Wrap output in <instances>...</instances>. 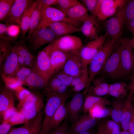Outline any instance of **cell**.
<instances>
[{
  "mask_svg": "<svg viewBox=\"0 0 134 134\" xmlns=\"http://www.w3.org/2000/svg\"><path fill=\"white\" fill-rule=\"evenodd\" d=\"M118 41L112 40L107 37L100 50L91 60L88 68L90 86L96 76L102 69L115 49Z\"/></svg>",
  "mask_w": 134,
  "mask_h": 134,
  "instance_id": "obj_1",
  "label": "cell"
},
{
  "mask_svg": "<svg viewBox=\"0 0 134 134\" xmlns=\"http://www.w3.org/2000/svg\"><path fill=\"white\" fill-rule=\"evenodd\" d=\"M46 97V102L44 111V116L41 129L38 134H43L58 108L68 98L60 96L46 89L43 90Z\"/></svg>",
  "mask_w": 134,
  "mask_h": 134,
  "instance_id": "obj_2",
  "label": "cell"
},
{
  "mask_svg": "<svg viewBox=\"0 0 134 134\" xmlns=\"http://www.w3.org/2000/svg\"><path fill=\"white\" fill-rule=\"evenodd\" d=\"M121 43L119 39L116 46L100 73L112 79L122 77L120 62Z\"/></svg>",
  "mask_w": 134,
  "mask_h": 134,
  "instance_id": "obj_3",
  "label": "cell"
},
{
  "mask_svg": "<svg viewBox=\"0 0 134 134\" xmlns=\"http://www.w3.org/2000/svg\"><path fill=\"white\" fill-rule=\"evenodd\" d=\"M121 43L120 62L122 77L129 76L134 70V50L129 39L120 38Z\"/></svg>",
  "mask_w": 134,
  "mask_h": 134,
  "instance_id": "obj_4",
  "label": "cell"
},
{
  "mask_svg": "<svg viewBox=\"0 0 134 134\" xmlns=\"http://www.w3.org/2000/svg\"><path fill=\"white\" fill-rule=\"evenodd\" d=\"M124 25V7L106 20L105 24V33L111 39L117 41L120 38Z\"/></svg>",
  "mask_w": 134,
  "mask_h": 134,
  "instance_id": "obj_5",
  "label": "cell"
},
{
  "mask_svg": "<svg viewBox=\"0 0 134 134\" xmlns=\"http://www.w3.org/2000/svg\"><path fill=\"white\" fill-rule=\"evenodd\" d=\"M108 36L106 34L101 35L88 42L82 47L80 55L83 68L87 67L92 59L100 50Z\"/></svg>",
  "mask_w": 134,
  "mask_h": 134,
  "instance_id": "obj_6",
  "label": "cell"
},
{
  "mask_svg": "<svg viewBox=\"0 0 134 134\" xmlns=\"http://www.w3.org/2000/svg\"><path fill=\"white\" fill-rule=\"evenodd\" d=\"M51 48L52 45L50 43L38 52L33 67L48 81L50 78V54Z\"/></svg>",
  "mask_w": 134,
  "mask_h": 134,
  "instance_id": "obj_7",
  "label": "cell"
},
{
  "mask_svg": "<svg viewBox=\"0 0 134 134\" xmlns=\"http://www.w3.org/2000/svg\"><path fill=\"white\" fill-rule=\"evenodd\" d=\"M62 21L70 22L66 15L61 10L51 6L42 7L40 21L36 29L48 27L54 23Z\"/></svg>",
  "mask_w": 134,
  "mask_h": 134,
  "instance_id": "obj_8",
  "label": "cell"
},
{
  "mask_svg": "<svg viewBox=\"0 0 134 134\" xmlns=\"http://www.w3.org/2000/svg\"><path fill=\"white\" fill-rule=\"evenodd\" d=\"M81 48L68 52L67 60L62 70L74 77L83 72V68L80 55Z\"/></svg>",
  "mask_w": 134,
  "mask_h": 134,
  "instance_id": "obj_9",
  "label": "cell"
},
{
  "mask_svg": "<svg viewBox=\"0 0 134 134\" xmlns=\"http://www.w3.org/2000/svg\"><path fill=\"white\" fill-rule=\"evenodd\" d=\"M58 38L54 32L47 27L36 29L28 40L32 47L36 50L45 44L51 43Z\"/></svg>",
  "mask_w": 134,
  "mask_h": 134,
  "instance_id": "obj_10",
  "label": "cell"
},
{
  "mask_svg": "<svg viewBox=\"0 0 134 134\" xmlns=\"http://www.w3.org/2000/svg\"><path fill=\"white\" fill-rule=\"evenodd\" d=\"M127 0H103L97 16L98 20H104L121 10Z\"/></svg>",
  "mask_w": 134,
  "mask_h": 134,
  "instance_id": "obj_11",
  "label": "cell"
},
{
  "mask_svg": "<svg viewBox=\"0 0 134 134\" xmlns=\"http://www.w3.org/2000/svg\"><path fill=\"white\" fill-rule=\"evenodd\" d=\"M31 0H15L10 12L5 20L6 25H20L22 18L27 9L33 2Z\"/></svg>",
  "mask_w": 134,
  "mask_h": 134,
  "instance_id": "obj_12",
  "label": "cell"
},
{
  "mask_svg": "<svg viewBox=\"0 0 134 134\" xmlns=\"http://www.w3.org/2000/svg\"><path fill=\"white\" fill-rule=\"evenodd\" d=\"M43 115V113L40 111L34 118L22 126L11 128L8 134H38L42 128Z\"/></svg>",
  "mask_w": 134,
  "mask_h": 134,
  "instance_id": "obj_13",
  "label": "cell"
},
{
  "mask_svg": "<svg viewBox=\"0 0 134 134\" xmlns=\"http://www.w3.org/2000/svg\"><path fill=\"white\" fill-rule=\"evenodd\" d=\"M50 43L52 45V48L50 54V78L63 70L67 60L68 55V52L60 50Z\"/></svg>",
  "mask_w": 134,
  "mask_h": 134,
  "instance_id": "obj_14",
  "label": "cell"
},
{
  "mask_svg": "<svg viewBox=\"0 0 134 134\" xmlns=\"http://www.w3.org/2000/svg\"><path fill=\"white\" fill-rule=\"evenodd\" d=\"M51 43L56 48L66 52L77 49L82 47L80 38L73 35L59 37Z\"/></svg>",
  "mask_w": 134,
  "mask_h": 134,
  "instance_id": "obj_15",
  "label": "cell"
},
{
  "mask_svg": "<svg viewBox=\"0 0 134 134\" xmlns=\"http://www.w3.org/2000/svg\"><path fill=\"white\" fill-rule=\"evenodd\" d=\"M19 67L17 54L13 43L11 49L0 68V74L13 77Z\"/></svg>",
  "mask_w": 134,
  "mask_h": 134,
  "instance_id": "obj_16",
  "label": "cell"
},
{
  "mask_svg": "<svg viewBox=\"0 0 134 134\" xmlns=\"http://www.w3.org/2000/svg\"><path fill=\"white\" fill-rule=\"evenodd\" d=\"M59 9L66 14L70 22L75 26L78 25L80 23H83L91 16L82 4L68 9Z\"/></svg>",
  "mask_w": 134,
  "mask_h": 134,
  "instance_id": "obj_17",
  "label": "cell"
},
{
  "mask_svg": "<svg viewBox=\"0 0 134 134\" xmlns=\"http://www.w3.org/2000/svg\"><path fill=\"white\" fill-rule=\"evenodd\" d=\"M16 98L14 90L5 86L0 88V116H3L7 110L13 108Z\"/></svg>",
  "mask_w": 134,
  "mask_h": 134,
  "instance_id": "obj_18",
  "label": "cell"
},
{
  "mask_svg": "<svg viewBox=\"0 0 134 134\" xmlns=\"http://www.w3.org/2000/svg\"><path fill=\"white\" fill-rule=\"evenodd\" d=\"M99 120L89 114H84L73 122L69 131L70 134L92 129L97 124Z\"/></svg>",
  "mask_w": 134,
  "mask_h": 134,
  "instance_id": "obj_19",
  "label": "cell"
},
{
  "mask_svg": "<svg viewBox=\"0 0 134 134\" xmlns=\"http://www.w3.org/2000/svg\"><path fill=\"white\" fill-rule=\"evenodd\" d=\"M85 94L84 92L82 93H76L66 105L68 111V117L73 122L79 118V114L82 109Z\"/></svg>",
  "mask_w": 134,
  "mask_h": 134,
  "instance_id": "obj_20",
  "label": "cell"
},
{
  "mask_svg": "<svg viewBox=\"0 0 134 134\" xmlns=\"http://www.w3.org/2000/svg\"><path fill=\"white\" fill-rule=\"evenodd\" d=\"M56 35L58 38L81 32L80 28L77 27L70 22L62 21L54 23L48 27Z\"/></svg>",
  "mask_w": 134,
  "mask_h": 134,
  "instance_id": "obj_21",
  "label": "cell"
},
{
  "mask_svg": "<svg viewBox=\"0 0 134 134\" xmlns=\"http://www.w3.org/2000/svg\"><path fill=\"white\" fill-rule=\"evenodd\" d=\"M31 68V72L23 82V85H26L29 88L33 90H45L47 88L48 81L34 68L33 67Z\"/></svg>",
  "mask_w": 134,
  "mask_h": 134,
  "instance_id": "obj_22",
  "label": "cell"
},
{
  "mask_svg": "<svg viewBox=\"0 0 134 134\" xmlns=\"http://www.w3.org/2000/svg\"><path fill=\"white\" fill-rule=\"evenodd\" d=\"M68 111L65 102L59 106L43 134H49L58 127L68 116Z\"/></svg>",
  "mask_w": 134,
  "mask_h": 134,
  "instance_id": "obj_23",
  "label": "cell"
},
{
  "mask_svg": "<svg viewBox=\"0 0 134 134\" xmlns=\"http://www.w3.org/2000/svg\"><path fill=\"white\" fill-rule=\"evenodd\" d=\"M25 41L21 40L16 41L12 40L17 55L25 58L26 66L32 68L34 66L35 62L34 61V56L27 47Z\"/></svg>",
  "mask_w": 134,
  "mask_h": 134,
  "instance_id": "obj_24",
  "label": "cell"
},
{
  "mask_svg": "<svg viewBox=\"0 0 134 134\" xmlns=\"http://www.w3.org/2000/svg\"><path fill=\"white\" fill-rule=\"evenodd\" d=\"M98 19L91 15L85 20L80 28L81 32L87 37L93 40L98 38Z\"/></svg>",
  "mask_w": 134,
  "mask_h": 134,
  "instance_id": "obj_25",
  "label": "cell"
},
{
  "mask_svg": "<svg viewBox=\"0 0 134 134\" xmlns=\"http://www.w3.org/2000/svg\"><path fill=\"white\" fill-rule=\"evenodd\" d=\"M132 94L129 91L127 97L124 100L121 123V127L123 131H128L129 124L133 109L131 102Z\"/></svg>",
  "mask_w": 134,
  "mask_h": 134,
  "instance_id": "obj_26",
  "label": "cell"
},
{
  "mask_svg": "<svg viewBox=\"0 0 134 134\" xmlns=\"http://www.w3.org/2000/svg\"><path fill=\"white\" fill-rule=\"evenodd\" d=\"M128 86L126 83L122 82L109 84L108 95L116 99L124 100L128 94Z\"/></svg>",
  "mask_w": 134,
  "mask_h": 134,
  "instance_id": "obj_27",
  "label": "cell"
},
{
  "mask_svg": "<svg viewBox=\"0 0 134 134\" xmlns=\"http://www.w3.org/2000/svg\"><path fill=\"white\" fill-rule=\"evenodd\" d=\"M68 87L59 80L52 76L48 81L46 89L61 96L68 98Z\"/></svg>",
  "mask_w": 134,
  "mask_h": 134,
  "instance_id": "obj_28",
  "label": "cell"
},
{
  "mask_svg": "<svg viewBox=\"0 0 134 134\" xmlns=\"http://www.w3.org/2000/svg\"><path fill=\"white\" fill-rule=\"evenodd\" d=\"M42 7L41 0H38L32 16L26 39H29L38 27L41 19Z\"/></svg>",
  "mask_w": 134,
  "mask_h": 134,
  "instance_id": "obj_29",
  "label": "cell"
},
{
  "mask_svg": "<svg viewBox=\"0 0 134 134\" xmlns=\"http://www.w3.org/2000/svg\"><path fill=\"white\" fill-rule=\"evenodd\" d=\"M43 96L41 97L31 108L28 109H19L18 111L28 122L34 118L44 106Z\"/></svg>",
  "mask_w": 134,
  "mask_h": 134,
  "instance_id": "obj_30",
  "label": "cell"
},
{
  "mask_svg": "<svg viewBox=\"0 0 134 134\" xmlns=\"http://www.w3.org/2000/svg\"><path fill=\"white\" fill-rule=\"evenodd\" d=\"M99 103L110 105L111 102L107 99L102 97L88 94L84 101L82 108L84 114H86L93 106Z\"/></svg>",
  "mask_w": 134,
  "mask_h": 134,
  "instance_id": "obj_31",
  "label": "cell"
},
{
  "mask_svg": "<svg viewBox=\"0 0 134 134\" xmlns=\"http://www.w3.org/2000/svg\"><path fill=\"white\" fill-rule=\"evenodd\" d=\"M37 0L33 1L25 11L21 20L20 26L22 30L21 37H25L28 31L33 13L36 5Z\"/></svg>",
  "mask_w": 134,
  "mask_h": 134,
  "instance_id": "obj_32",
  "label": "cell"
},
{
  "mask_svg": "<svg viewBox=\"0 0 134 134\" xmlns=\"http://www.w3.org/2000/svg\"><path fill=\"white\" fill-rule=\"evenodd\" d=\"M106 105L102 103L95 105L88 111L89 114L93 117L98 119L110 116L111 108L107 107Z\"/></svg>",
  "mask_w": 134,
  "mask_h": 134,
  "instance_id": "obj_33",
  "label": "cell"
},
{
  "mask_svg": "<svg viewBox=\"0 0 134 134\" xmlns=\"http://www.w3.org/2000/svg\"><path fill=\"white\" fill-rule=\"evenodd\" d=\"M124 100L115 99L111 102V108L110 116L112 120L121 126L122 112Z\"/></svg>",
  "mask_w": 134,
  "mask_h": 134,
  "instance_id": "obj_34",
  "label": "cell"
},
{
  "mask_svg": "<svg viewBox=\"0 0 134 134\" xmlns=\"http://www.w3.org/2000/svg\"><path fill=\"white\" fill-rule=\"evenodd\" d=\"M43 96L39 92L34 91L24 99L20 100L17 105L18 110L28 109L32 107Z\"/></svg>",
  "mask_w": 134,
  "mask_h": 134,
  "instance_id": "obj_35",
  "label": "cell"
},
{
  "mask_svg": "<svg viewBox=\"0 0 134 134\" xmlns=\"http://www.w3.org/2000/svg\"><path fill=\"white\" fill-rule=\"evenodd\" d=\"M12 40L0 39V68L13 45Z\"/></svg>",
  "mask_w": 134,
  "mask_h": 134,
  "instance_id": "obj_36",
  "label": "cell"
},
{
  "mask_svg": "<svg viewBox=\"0 0 134 134\" xmlns=\"http://www.w3.org/2000/svg\"><path fill=\"white\" fill-rule=\"evenodd\" d=\"M101 122L107 134H119L121 132L120 126L112 120H107Z\"/></svg>",
  "mask_w": 134,
  "mask_h": 134,
  "instance_id": "obj_37",
  "label": "cell"
},
{
  "mask_svg": "<svg viewBox=\"0 0 134 134\" xmlns=\"http://www.w3.org/2000/svg\"><path fill=\"white\" fill-rule=\"evenodd\" d=\"M15 0H0V20H5L8 15Z\"/></svg>",
  "mask_w": 134,
  "mask_h": 134,
  "instance_id": "obj_38",
  "label": "cell"
},
{
  "mask_svg": "<svg viewBox=\"0 0 134 134\" xmlns=\"http://www.w3.org/2000/svg\"><path fill=\"white\" fill-rule=\"evenodd\" d=\"M124 25L134 19V0H127L124 7Z\"/></svg>",
  "mask_w": 134,
  "mask_h": 134,
  "instance_id": "obj_39",
  "label": "cell"
},
{
  "mask_svg": "<svg viewBox=\"0 0 134 134\" xmlns=\"http://www.w3.org/2000/svg\"><path fill=\"white\" fill-rule=\"evenodd\" d=\"M0 75L5 84V86L15 91L19 87L23 85L22 82L13 77H8L2 74Z\"/></svg>",
  "mask_w": 134,
  "mask_h": 134,
  "instance_id": "obj_40",
  "label": "cell"
},
{
  "mask_svg": "<svg viewBox=\"0 0 134 134\" xmlns=\"http://www.w3.org/2000/svg\"><path fill=\"white\" fill-rule=\"evenodd\" d=\"M89 87L88 67H87L85 68L84 76L82 81L78 85L72 88V91L78 93L85 88L84 92L86 93Z\"/></svg>",
  "mask_w": 134,
  "mask_h": 134,
  "instance_id": "obj_41",
  "label": "cell"
},
{
  "mask_svg": "<svg viewBox=\"0 0 134 134\" xmlns=\"http://www.w3.org/2000/svg\"><path fill=\"white\" fill-rule=\"evenodd\" d=\"M32 68L27 67H20L13 77L23 83L31 73Z\"/></svg>",
  "mask_w": 134,
  "mask_h": 134,
  "instance_id": "obj_42",
  "label": "cell"
},
{
  "mask_svg": "<svg viewBox=\"0 0 134 134\" xmlns=\"http://www.w3.org/2000/svg\"><path fill=\"white\" fill-rule=\"evenodd\" d=\"M3 121L7 122L11 126L26 123L27 122L23 116L18 111L15 112L9 118Z\"/></svg>",
  "mask_w": 134,
  "mask_h": 134,
  "instance_id": "obj_43",
  "label": "cell"
},
{
  "mask_svg": "<svg viewBox=\"0 0 134 134\" xmlns=\"http://www.w3.org/2000/svg\"><path fill=\"white\" fill-rule=\"evenodd\" d=\"M52 76L57 79L68 87H70L74 78L66 73L62 70L55 74Z\"/></svg>",
  "mask_w": 134,
  "mask_h": 134,
  "instance_id": "obj_44",
  "label": "cell"
},
{
  "mask_svg": "<svg viewBox=\"0 0 134 134\" xmlns=\"http://www.w3.org/2000/svg\"><path fill=\"white\" fill-rule=\"evenodd\" d=\"M81 4L77 0H58L57 5L59 9H67Z\"/></svg>",
  "mask_w": 134,
  "mask_h": 134,
  "instance_id": "obj_45",
  "label": "cell"
},
{
  "mask_svg": "<svg viewBox=\"0 0 134 134\" xmlns=\"http://www.w3.org/2000/svg\"><path fill=\"white\" fill-rule=\"evenodd\" d=\"M68 116L63 123L49 134H70L68 128Z\"/></svg>",
  "mask_w": 134,
  "mask_h": 134,
  "instance_id": "obj_46",
  "label": "cell"
},
{
  "mask_svg": "<svg viewBox=\"0 0 134 134\" xmlns=\"http://www.w3.org/2000/svg\"><path fill=\"white\" fill-rule=\"evenodd\" d=\"M87 93L88 94L99 97H102L108 95L100 86L93 85L89 87Z\"/></svg>",
  "mask_w": 134,
  "mask_h": 134,
  "instance_id": "obj_47",
  "label": "cell"
},
{
  "mask_svg": "<svg viewBox=\"0 0 134 134\" xmlns=\"http://www.w3.org/2000/svg\"><path fill=\"white\" fill-rule=\"evenodd\" d=\"M86 7L87 11L90 12L91 15L93 16L98 2V0H82Z\"/></svg>",
  "mask_w": 134,
  "mask_h": 134,
  "instance_id": "obj_48",
  "label": "cell"
},
{
  "mask_svg": "<svg viewBox=\"0 0 134 134\" xmlns=\"http://www.w3.org/2000/svg\"><path fill=\"white\" fill-rule=\"evenodd\" d=\"M22 86L19 87L15 91L16 98L19 99L20 100L28 96L31 92Z\"/></svg>",
  "mask_w": 134,
  "mask_h": 134,
  "instance_id": "obj_49",
  "label": "cell"
},
{
  "mask_svg": "<svg viewBox=\"0 0 134 134\" xmlns=\"http://www.w3.org/2000/svg\"><path fill=\"white\" fill-rule=\"evenodd\" d=\"M11 127L8 123L3 121L0 125V134H8Z\"/></svg>",
  "mask_w": 134,
  "mask_h": 134,
  "instance_id": "obj_50",
  "label": "cell"
},
{
  "mask_svg": "<svg viewBox=\"0 0 134 134\" xmlns=\"http://www.w3.org/2000/svg\"><path fill=\"white\" fill-rule=\"evenodd\" d=\"M87 67L84 68V70L83 72L79 75L74 77L71 82L70 87L72 88L76 86L80 82L84 77L85 69V68Z\"/></svg>",
  "mask_w": 134,
  "mask_h": 134,
  "instance_id": "obj_51",
  "label": "cell"
},
{
  "mask_svg": "<svg viewBox=\"0 0 134 134\" xmlns=\"http://www.w3.org/2000/svg\"><path fill=\"white\" fill-rule=\"evenodd\" d=\"M43 8L51 6V5H57L58 0H41Z\"/></svg>",
  "mask_w": 134,
  "mask_h": 134,
  "instance_id": "obj_52",
  "label": "cell"
},
{
  "mask_svg": "<svg viewBox=\"0 0 134 134\" xmlns=\"http://www.w3.org/2000/svg\"><path fill=\"white\" fill-rule=\"evenodd\" d=\"M128 131L132 134H134V110L133 109L129 124Z\"/></svg>",
  "mask_w": 134,
  "mask_h": 134,
  "instance_id": "obj_53",
  "label": "cell"
},
{
  "mask_svg": "<svg viewBox=\"0 0 134 134\" xmlns=\"http://www.w3.org/2000/svg\"><path fill=\"white\" fill-rule=\"evenodd\" d=\"M8 27L6 25L0 23V36L1 38L4 39V35L5 33L7 32Z\"/></svg>",
  "mask_w": 134,
  "mask_h": 134,
  "instance_id": "obj_54",
  "label": "cell"
},
{
  "mask_svg": "<svg viewBox=\"0 0 134 134\" xmlns=\"http://www.w3.org/2000/svg\"><path fill=\"white\" fill-rule=\"evenodd\" d=\"M134 37V19L130 21L126 26Z\"/></svg>",
  "mask_w": 134,
  "mask_h": 134,
  "instance_id": "obj_55",
  "label": "cell"
},
{
  "mask_svg": "<svg viewBox=\"0 0 134 134\" xmlns=\"http://www.w3.org/2000/svg\"><path fill=\"white\" fill-rule=\"evenodd\" d=\"M18 64L19 67L26 66L25 63V58L18 55Z\"/></svg>",
  "mask_w": 134,
  "mask_h": 134,
  "instance_id": "obj_56",
  "label": "cell"
},
{
  "mask_svg": "<svg viewBox=\"0 0 134 134\" xmlns=\"http://www.w3.org/2000/svg\"><path fill=\"white\" fill-rule=\"evenodd\" d=\"M97 134H107L103 127L101 122L99 124Z\"/></svg>",
  "mask_w": 134,
  "mask_h": 134,
  "instance_id": "obj_57",
  "label": "cell"
},
{
  "mask_svg": "<svg viewBox=\"0 0 134 134\" xmlns=\"http://www.w3.org/2000/svg\"><path fill=\"white\" fill-rule=\"evenodd\" d=\"M128 85L129 91L134 94V82L130 81Z\"/></svg>",
  "mask_w": 134,
  "mask_h": 134,
  "instance_id": "obj_58",
  "label": "cell"
},
{
  "mask_svg": "<svg viewBox=\"0 0 134 134\" xmlns=\"http://www.w3.org/2000/svg\"><path fill=\"white\" fill-rule=\"evenodd\" d=\"M91 130L92 129L87 131L81 132L71 134H92L91 132Z\"/></svg>",
  "mask_w": 134,
  "mask_h": 134,
  "instance_id": "obj_59",
  "label": "cell"
},
{
  "mask_svg": "<svg viewBox=\"0 0 134 134\" xmlns=\"http://www.w3.org/2000/svg\"><path fill=\"white\" fill-rule=\"evenodd\" d=\"M129 79L130 81L134 82V70L129 76Z\"/></svg>",
  "mask_w": 134,
  "mask_h": 134,
  "instance_id": "obj_60",
  "label": "cell"
},
{
  "mask_svg": "<svg viewBox=\"0 0 134 134\" xmlns=\"http://www.w3.org/2000/svg\"><path fill=\"white\" fill-rule=\"evenodd\" d=\"M130 44L133 49L134 50V38L129 39Z\"/></svg>",
  "mask_w": 134,
  "mask_h": 134,
  "instance_id": "obj_61",
  "label": "cell"
},
{
  "mask_svg": "<svg viewBox=\"0 0 134 134\" xmlns=\"http://www.w3.org/2000/svg\"><path fill=\"white\" fill-rule=\"evenodd\" d=\"M131 102L132 107L134 110V94H133L131 97Z\"/></svg>",
  "mask_w": 134,
  "mask_h": 134,
  "instance_id": "obj_62",
  "label": "cell"
},
{
  "mask_svg": "<svg viewBox=\"0 0 134 134\" xmlns=\"http://www.w3.org/2000/svg\"><path fill=\"white\" fill-rule=\"evenodd\" d=\"M119 134H132L129 131H121Z\"/></svg>",
  "mask_w": 134,
  "mask_h": 134,
  "instance_id": "obj_63",
  "label": "cell"
},
{
  "mask_svg": "<svg viewBox=\"0 0 134 134\" xmlns=\"http://www.w3.org/2000/svg\"></svg>",
  "mask_w": 134,
  "mask_h": 134,
  "instance_id": "obj_64",
  "label": "cell"
}]
</instances>
